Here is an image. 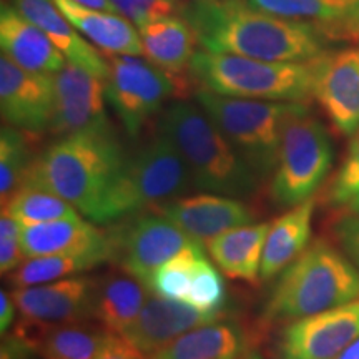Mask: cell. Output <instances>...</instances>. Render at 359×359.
Returning <instances> with one entry per match:
<instances>
[{"instance_id":"cell-20","label":"cell","mask_w":359,"mask_h":359,"mask_svg":"<svg viewBox=\"0 0 359 359\" xmlns=\"http://www.w3.org/2000/svg\"><path fill=\"white\" fill-rule=\"evenodd\" d=\"M0 47L4 55L22 69L40 74H57L67 64L47 34L6 2L0 7Z\"/></svg>"},{"instance_id":"cell-42","label":"cell","mask_w":359,"mask_h":359,"mask_svg":"<svg viewBox=\"0 0 359 359\" xmlns=\"http://www.w3.org/2000/svg\"><path fill=\"white\" fill-rule=\"evenodd\" d=\"M74 2H77L80 6L88 7V8H97V11L118 13L114 4H111V0H74Z\"/></svg>"},{"instance_id":"cell-3","label":"cell","mask_w":359,"mask_h":359,"mask_svg":"<svg viewBox=\"0 0 359 359\" xmlns=\"http://www.w3.org/2000/svg\"><path fill=\"white\" fill-rule=\"evenodd\" d=\"M158 130L185 160L195 190L251 198L259 180L200 105L175 102L161 111Z\"/></svg>"},{"instance_id":"cell-39","label":"cell","mask_w":359,"mask_h":359,"mask_svg":"<svg viewBox=\"0 0 359 359\" xmlns=\"http://www.w3.org/2000/svg\"><path fill=\"white\" fill-rule=\"evenodd\" d=\"M35 349L17 333L2 334L0 359H34Z\"/></svg>"},{"instance_id":"cell-32","label":"cell","mask_w":359,"mask_h":359,"mask_svg":"<svg viewBox=\"0 0 359 359\" xmlns=\"http://www.w3.org/2000/svg\"><path fill=\"white\" fill-rule=\"evenodd\" d=\"M201 257H205L203 246H195V248L182 251L156 269L148 283V290L151 293L163 296V298L187 302L193 275H195Z\"/></svg>"},{"instance_id":"cell-5","label":"cell","mask_w":359,"mask_h":359,"mask_svg":"<svg viewBox=\"0 0 359 359\" xmlns=\"http://www.w3.org/2000/svg\"><path fill=\"white\" fill-rule=\"evenodd\" d=\"M188 72L200 88L224 97L302 103L313 97L309 62H268L198 50L193 53Z\"/></svg>"},{"instance_id":"cell-25","label":"cell","mask_w":359,"mask_h":359,"mask_svg":"<svg viewBox=\"0 0 359 359\" xmlns=\"http://www.w3.org/2000/svg\"><path fill=\"white\" fill-rule=\"evenodd\" d=\"M314 208L316 201L309 198L269 224L259 271L262 281L280 276L308 248L311 243Z\"/></svg>"},{"instance_id":"cell-34","label":"cell","mask_w":359,"mask_h":359,"mask_svg":"<svg viewBox=\"0 0 359 359\" xmlns=\"http://www.w3.org/2000/svg\"><path fill=\"white\" fill-rule=\"evenodd\" d=\"M356 195H359V128L353 133L343 163L327 187L326 201L346 206Z\"/></svg>"},{"instance_id":"cell-4","label":"cell","mask_w":359,"mask_h":359,"mask_svg":"<svg viewBox=\"0 0 359 359\" xmlns=\"http://www.w3.org/2000/svg\"><path fill=\"white\" fill-rule=\"evenodd\" d=\"M359 298V268L343 250L314 240L290 264L263 306L266 323H288Z\"/></svg>"},{"instance_id":"cell-27","label":"cell","mask_w":359,"mask_h":359,"mask_svg":"<svg viewBox=\"0 0 359 359\" xmlns=\"http://www.w3.org/2000/svg\"><path fill=\"white\" fill-rule=\"evenodd\" d=\"M271 223H250L223 233L206 245L210 257L223 275L257 285L262 271L263 248Z\"/></svg>"},{"instance_id":"cell-22","label":"cell","mask_w":359,"mask_h":359,"mask_svg":"<svg viewBox=\"0 0 359 359\" xmlns=\"http://www.w3.org/2000/svg\"><path fill=\"white\" fill-rule=\"evenodd\" d=\"M12 6L47 34L53 45L64 53L67 62L80 65L97 77L109 79V62L82 37L53 0H12Z\"/></svg>"},{"instance_id":"cell-15","label":"cell","mask_w":359,"mask_h":359,"mask_svg":"<svg viewBox=\"0 0 359 359\" xmlns=\"http://www.w3.org/2000/svg\"><path fill=\"white\" fill-rule=\"evenodd\" d=\"M154 212L163 215L200 245H208L223 233L257 219V212L243 200L217 193L180 196L156 206Z\"/></svg>"},{"instance_id":"cell-1","label":"cell","mask_w":359,"mask_h":359,"mask_svg":"<svg viewBox=\"0 0 359 359\" xmlns=\"http://www.w3.org/2000/svg\"><path fill=\"white\" fill-rule=\"evenodd\" d=\"M203 50L268 62H309L326 52L327 40L306 22L285 19L246 0H191L182 8Z\"/></svg>"},{"instance_id":"cell-12","label":"cell","mask_w":359,"mask_h":359,"mask_svg":"<svg viewBox=\"0 0 359 359\" xmlns=\"http://www.w3.org/2000/svg\"><path fill=\"white\" fill-rule=\"evenodd\" d=\"M309 64L314 100L336 132L349 137L359 128V48L323 52Z\"/></svg>"},{"instance_id":"cell-21","label":"cell","mask_w":359,"mask_h":359,"mask_svg":"<svg viewBox=\"0 0 359 359\" xmlns=\"http://www.w3.org/2000/svg\"><path fill=\"white\" fill-rule=\"evenodd\" d=\"M20 241L27 258L88 251H111L114 255L110 233L102 231L95 223L83 218L22 226Z\"/></svg>"},{"instance_id":"cell-26","label":"cell","mask_w":359,"mask_h":359,"mask_svg":"<svg viewBox=\"0 0 359 359\" xmlns=\"http://www.w3.org/2000/svg\"><path fill=\"white\" fill-rule=\"evenodd\" d=\"M53 2L70 24L100 50L109 55H143L140 34L132 22L120 13L83 7L74 0Z\"/></svg>"},{"instance_id":"cell-2","label":"cell","mask_w":359,"mask_h":359,"mask_svg":"<svg viewBox=\"0 0 359 359\" xmlns=\"http://www.w3.org/2000/svg\"><path fill=\"white\" fill-rule=\"evenodd\" d=\"M127 154L114 127L58 137L32 160L22 183L57 193L98 224L109 223V205L122 177Z\"/></svg>"},{"instance_id":"cell-11","label":"cell","mask_w":359,"mask_h":359,"mask_svg":"<svg viewBox=\"0 0 359 359\" xmlns=\"http://www.w3.org/2000/svg\"><path fill=\"white\" fill-rule=\"evenodd\" d=\"M359 339V298L285 323L273 343V359H333Z\"/></svg>"},{"instance_id":"cell-36","label":"cell","mask_w":359,"mask_h":359,"mask_svg":"<svg viewBox=\"0 0 359 359\" xmlns=\"http://www.w3.org/2000/svg\"><path fill=\"white\" fill-rule=\"evenodd\" d=\"M334 236L341 250L359 268V215L348 213L334 226Z\"/></svg>"},{"instance_id":"cell-7","label":"cell","mask_w":359,"mask_h":359,"mask_svg":"<svg viewBox=\"0 0 359 359\" xmlns=\"http://www.w3.org/2000/svg\"><path fill=\"white\" fill-rule=\"evenodd\" d=\"M195 188L177 147L158 130L130 155L109 205V223L185 196Z\"/></svg>"},{"instance_id":"cell-33","label":"cell","mask_w":359,"mask_h":359,"mask_svg":"<svg viewBox=\"0 0 359 359\" xmlns=\"http://www.w3.org/2000/svg\"><path fill=\"white\" fill-rule=\"evenodd\" d=\"M224 299H226V290L222 275L208 262V258L201 257L185 303L201 311H223Z\"/></svg>"},{"instance_id":"cell-40","label":"cell","mask_w":359,"mask_h":359,"mask_svg":"<svg viewBox=\"0 0 359 359\" xmlns=\"http://www.w3.org/2000/svg\"><path fill=\"white\" fill-rule=\"evenodd\" d=\"M15 302L12 294L7 293L6 290L0 291V333L6 334L11 330L13 318H15Z\"/></svg>"},{"instance_id":"cell-44","label":"cell","mask_w":359,"mask_h":359,"mask_svg":"<svg viewBox=\"0 0 359 359\" xmlns=\"http://www.w3.org/2000/svg\"><path fill=\"white\" fill-rule=\"evenodd\" d=\"M346 208H348V213L359 215V195H356L351 201H349V203L346 205Z\"/></svg>"},{"instance_id":"cell-17","label":"cell","mask_w":359,"mask_h":359,"mask_svg":"<svg viewBox=\"0 0 359 359\" xmlns=\"http://www.w3.org/2000/svg\"><path fill=\"white\" fill-rule=\"evenodd\" d=\"M97 278L72 276L43 285L13 288L12 298L22 318L39 323L93 321Z\"/></svg>"},{"instance_id":"cell-38","label":"cell","mask_w":359,"mask_h":359,"mask_svg":"<svg viewBox=\"0 0 359 359\" xmlns=\"http://www.w3.org/2000/svg\"><path fill=\"white\" fill-rule=\"evenodd\" d=\"M95 359H148V356L133 348L123 336L114 333Z\"/></svg>"},{"instance_id":"cell-16","label":"cell","mask_w":359,"mask_h":359,"mask_svg":"<svg viewBox=\"0 0 359 359\" xmlns=\"http://www.w3.org/2000/svg\"><path fill=\"white\" fill-rule=\"evenodd\" d=\"M228 316L230 314L224 309L201 311L185 302L150 293L137 320L120 336H123L133 348L150 358L151 354L160 351L188 331Z\"/></svg>"},{"instance_id":"cell-24","label":"cell","mask_w":359,"mask_h":359,"mask_svg":"<svg viewBox=\"0 0 359 359\" xmlns=\"http://www.w3.org/2000/svg\"><path fill=\"white\" fill-rule=\"evenodd\" d=\"M151 291L120 266L97 278L93 321L110 333L123 334L137 320Z\"/></svg>"},{"instance_id":"cell-13","label":"cell","mask_w":359,"mask_h":359,"mask_svg":"<svg viewBox=\"0 0 359 359\" xmlns=\"http://www.w3.org/2000/svg\"><path fill=\"white\" fill-rule=\"evenodd\" d=\"M55 103L50 132L58 137L114 127L107 115V80L97 77L80 65L67 62L53 74Z\"/></svg>"},{"instance_id":"cell-9","label":"cell","mask_w":359,"mask_h":359,"mask_svg":"<svg viewBox=\"0 0 359 359\" xmlns=\"http://www.w3.org/2000/svg\"><path fill=\"white\" fill-rule=\"evenodd\" d=\"M110 238L114 246L111 262L138 278L147 288L161 264L188 248L203 246L154 210L123 218Z\"/></svg>"},{"instance_id":"cell-30","label":"cell","mask_w":359,"mask_h":359,"mask_svg":"<svg viewBox=\"0 0 359 359\" xmlns=\"http://www.w3.org/2000/svg\"><path fill=\"white\" fill-rule=\"evenodd\" d=\"M22 226L57 222V219L82 218L75 206L47 188L22 183L12 198L2 206Z\"/></svg>"},{"instance_id":"cell-37","label":"cell","mask_w":359,"mask_h":359,"mask_svg":"<svg viewBox=\"0 0 359 359\" xmlns=\"http://www.w3.org/2000/svg\"><path fill=\"white\" fill-rule=\"evenodd\" d=\"M27 259V255L22 248L20 238H4L0 240V273L11 275Z\"/></svg>"},{"instance_id":"cell-10","label":"cell","mask_w":359,"mask_h":359,"mask_svg":"<svg viewBox=\"0 0 359 359\" xmlns=\"http://www.w3.org/2000/svg\"><path fill=\"white\" fill-rule=\"evenodd\" d=\"M109 64L107 100L125 132L135 138L173 95L177 80L150 60L133 55H111Z\"/></svg>"},{"instance_id":"cell-8","label":"cell","mask_w":359,"mask_h":359,"mask_svg":"<svg viewBox=\"0 0 359 359\" xmlns=\"http://www.w3.org/2000/svg\"><path fill=\"white\" fill-rule=\"evenodd\" d=\"M333 160L330 133L304 103L283 130L278 163L269 178V198L278 208H293L313 198L330 175Z\"/></svg>"},{"instance_id":"cell-29","label":"cell","mask_w":359,"mask_h":359,"mask_svg":"<svg viewBox=\"0 0 359 359\" xmlns=\"http://www.w3.org/2000/svg\"><path fill=\"white\" fill-rule=\"evenodd\" d=\"M111 262V251H88L75 255H50V257L27 258L19 268L13 269L8 283L13 288L43 285L65 278L79 276L100 264Z\"/></svg>"},{"instance_id":"cell-23","label":"cell","mask_w":359,"mask_h":359,"mask_svg":"<svg viewBox=\"0 0 359 359\" xmlns=\"http://www.w3.org/2000/svg\"><path fill=\"white\" fill-rule=\"evenodd\" d=\"M259 11L306 22L330 40L359 39V0H246Z\"/></svg>"},{"instance_id":"cell-35","label":"cell","mask_w":359,"mask_h":359,"mask_svg":"<svg viewBox=\"0 0 359 359\" xmlns=\"http://www.w3.org/2000/svg\"><path fill=\"white\" fill-rule=\"evenodd\" d=\"M116 12L135 27L160 17L173 15L175 0H111Z\"/></svg>"},{"instance_id":"cell-28","label":"cell","mask_w":359,"mask_h":359,"mask_svg":"<svg viewBox=\"0 0 359 359\" xmlns=\"http://www.w3.org/2000/svg\"><path fill=\"white\" fill-rule=\"evenodd\" d=\"M143 55L151 64L165 70L173 79L182 77L187 70H190L193 58V35L190 25L183 20V17H160V19L148 20L138 25Z\"/></svg>"},{"instance_id":"cell-31","label":"cell","mask_w":359,"mask_h":359,"mask_svg":"<svg viewBox=\"0 0 359 359\" xmlns=\"http://www.w3.org/2000/svg\"><path fill=\"white\" fill-rule=\"evenodd\" d=\"M32 158L22 130L4 125L0 130V198L2 206L19 190L29 172Z\"/></svg>"},{"instance_id":"cell-43","label":"cell","mask_w":359,"mask_h":359,"mask_svg":"<svg viewBox=\"0 0 359 359\" xmlns=\"http://www.w3.org/2000/svg\"><path fill=\"white\" fill-rule=\"evenodd\" d=\"M333 359H359V339L354 341L351 346L344 349L343 353H339Z\"/></svg>"},{"instance_id":"cell-41","label":"cell","mask_w":359,"mask_h":359,"mask_svg":"<svg viewBox=\"0 0 359 359\" xmlns=\"http://www.w3.org/2000/svg\"><path fill=\"white\" fill-rule=\"evenodd\" d=\"M20 235L22 224L7 210H2V215H0V240H4V238H20Z\"/></svg>"},{"instance_id":"cell-14","label":"cell","mask_w":359,"mask_h":359,"mask_svg":"<svg viewBox=\"0 0 359 359\" xmlns=\"http://www.w3.org/2000/svg\"><path fill=\"white\" fill-rule=\"evenodd\" d=\"M55 103L53 74L22 69L0 57V111L7 125L29 133L50 130Z\"/></svg>"},{"instance_id":"cell-45","label":"cell","mask_w":359,"mask_h":359,"mask_svg":"<svg viewBox=\"0 0 359 359\" xmlns=\"http://www.w3.org/2000/svg\"><path fill=\"white\" fill-rule=\"evenodd\" d=\"M248 359H263V356H262V354H258L257 351H253V353H251L250 356H248Z\"/></svg>"},{"instance_id":"cell-18","label":"cell","mask_w":359,"mask_h":359,"mask_svg":"<svg viewBox=\"0 0 359 359\" xmlns=\"http://www.w3.org/2000/svg\"><path fill=\"white\" fill-rule=\"evenodd\" d=\"M42 359H95L114 333L92 321L39 323L22 318L13 327Z\"/></svg>"},{"instance_id":"cell-6","label":"cell","mask_w":359,"mask_h":359,"mask_svg":"<svg viewBox=\"0 0 359 359\" xmlns=\"http://www.w3.org/2000/svg\"><path fill=\"white\" fill-rule=\"evenodd\" d=\"M196 102L230 140L259 182L271 178L280 155L283 130L304 103L224 97L196 90Z\"/></svg>"},{"instance_id":"cell-19","label":"cell","mask_w":359,"mask_h":359,"mask_svg":"<svg viewBox=\"0 0 359 359\" xmlns=\"http://www.w3.org/2000/svg\"><path fill=\"white\" fill-rule=\"evenodd\" d=\"M257 343V333L228 316L188 331L148 359H241Z\"/></svg>"}]
</instances>
